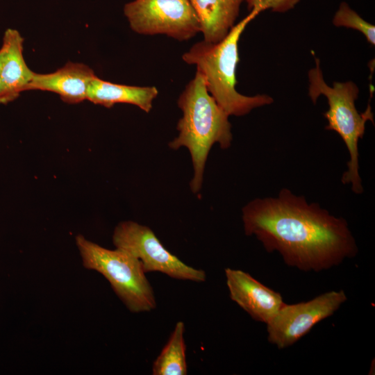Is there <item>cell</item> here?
<instances>
[{
	"mask_svg": "<svg viewBox=\"0 0 375 375\" xmlns=\"http://www.w3.org/2000/svg\"><path fill=\"white\" fill-rule=\"evenodd\" d=\"M247 235H254L268 252L303 271L319 272L354 257L356 240L347 221L318 203L283 188L276 197L255 199L242 208Z\"/></svg>",
	"mask_w": 375,
	"mask_h": 375,
	"instance_id": "6da1fadb",
	"label": "cell"
},
{
	"mask_svg": "<svg viewBox=\"0 0 375 375\" xmlns=\"http://www.w3.org/2000/svg\"><path fill=\"white\" fill-rule=\"evenodd\" d=\"M177 104L182 111L176 128L178 135L169 143L172 149L186 147L191 156L193 176L190 185L198 193L202 185L206 162L214 144L228 149L233 135L228 115L208 92L202 74L194 77L180 94Z\"/></svg>",
	"mask_w": 375,
	"mask_h": 375,
	"instance_id": "7a4b0ae2",
	"label": "cell"
},
{
	"mask_svg": "<svg viewBox=\"0 0 375 375\" xmlns=\"http://www.w3.org/2000/svg\"><path fill=\"white\" fill-rule=\"evenodd\" d=\"M259 14L256 10H251L221 41H200L182 56L184 62L196 65L205 79L208 92L228 116H243L254 108L274 102L267 94L246 96L235 89L238 42L248 24Z\"/></svg>",
	"mask_w": 375,
	"mask_h": 375,
	"instance_id": "3957f363",
	"label": "cell"
},
{
	"mask_svg": "<svg viewBox=\"0 0 375 375\" xmlns=\"http://www.w3.org/2000/svg\"><path fill=\"white\" fill-rule=\"evenodd\" d=\"M315 66L308 72V95L314 104L321 95L326 97L328 110L324 113L328 124L325 128L334 131L342 138L349 153L348 169L343 173V184H351L355 194H362L363 187L359 174L358 141L365 132L367 121L374 122L370 103L365 112L360 113L355 101L358 99L359 89L356 84L348 81L334 82L328 85L324 78L320 67V60L315 58Z\"/></svg>",
	"mask_w": 375,
	"mask_h": 375,
	"instance_id": "277c9868",
	"label": "cell"
},
{
	"mask_svg": "<svg viewBox=\"0 0 375 375\" xmlns=\"http://www.w3.org/2000/svg\"><path fill=\"white\" fill-rule=\"evenodd\" d=\"M76 243L83 266L102 274L131 312H148L156 308L153 288L139 259L118 248H104L82 235L76 236Z\"/></svg>",
	"mask_w": 375,
	"mask_h": 375,
	"instance_id": "5b68a950",
	"label": "cell"
},
{
	"mask_svg": "<svg viewBox=\"0 0 375 375\" xmlns=\"http://www.w3.org/2000/svg\"><path fill=\"white\" fill-rule=\"evenodd\" d=\"M124 12L131 28L139 34H163L184 41L201 32L190 0H135L125 5Z\"/></svg>",
	"mask_w": 375,
	"mask_h": 375,
	"instance_id": "8992f818",
	"label": "cell"
},
{
	"mask_svg": "<svg viewBox=\"0 0 375 375\" xmlns=\"http://www.w3.org/2000/svg\"><path fill=\"white\" fill-rule=\"evenodd\" d=\"M112 241L116 248L139 259L145 273L158 272L173 278L195 282L206 280L203 270L187 265L171 253L148 226L133 221L119 222Z\"/></svg>",
	"mask_w": 375,
	"mask_h": 375,
	"instance_id": "52a82bcc",
	"label": "cell"
},
{
	"mask_svg": "<svg viewBox=\"0 0 375 375\" xmlns=\"http://www.w3.org/2000/svg\"><path fill=\"white\" fill-rule=\"evenodd\" d=\"M346 300L341 290L327 292L306 302L284 303L267 324L268 341L280 349L292 345L316 324L332 315Z\"/></svg>",
	"mask_w": 375,
	"mask_h": 375,
	"instance_id": "ba28073f",
	"label": "cell"
},
{
	"mask_svg": "<svg viewBox=\"0 0 375 375\" xmlns=\"http://www.w3.org/2000/svg\"><path fill=\"white\" fill-rule=\"evenodd\" d=\"M225 275L231 299L258 322L267 324L285 303L280 293L245 272L226 268Z\"/></svg>",
	"mask_w": 375,
	"mask_h": 375,
	"instance_id": "9c48e42d",
	"label": "cell"
},
{
	"mask_svg": "<svg viewBox=\"0 0 375 375\" xmlns=\"http://www.w3.org/2000/svg\"><path fill=\"white\" fill-rule=\"evenodd\" d=\"M24 38L15 29L8 28L3 37L0 70V103L6 104L26 91L35 72L23 56Z\"/></svg>",
	"mask_w": 375,
	"mask_h": 375,
	"instance_id": "30bf717a",
	"label": "cell"
},
{
	"mask_svg": "<svg viewBox=\"0 0 375 375\" xmlns=\"http://www.w3.org/2000/svg\"><path fill=\"white\" fill-rule=\"evenodd\" d=\"M95 76L88 65L69 62L52 73H34L26 91L52 92L65 103H78L87 99L89 85Z\"/></svg>",
	"mask_w": 375,
	"mask_h": 375,
	"instance_id": "8fae6325",
	"label": "cell"
},
{
	"mask_svg": "<svg viewBox=\"0 0 375 375\" xmlns=\"http://www.w3.org/2000/svg\"><path fill=\"white\" fill-rule=\"evenodd\" d=\"M158 94V91L154 86L117 84L95 76L89 85L87 100L106 108H111L116 103H129L149 112Z\"/></svg>",
	"mask_w": 375,
	"mask_h": 375,
	"instance_id": "7c38bea8",
	"label": "cell"
},
{
	"mask_svg": "<svg viewBox=\"0 0 375 375\" xmlns=\"http://www.w3.org/2000/svg\"><path fill=\"white\" fill-rule=\"evenodd\" d=\"M244 0H190L201 24L203 40L216 43L234 26Z\"/></svg>",
	"mask_w": 375,
	"mask_h": 375,
	"instance_id": "4fadbf2b",
	"label": "cell"
},
{
	"mask_svg": "<svg viewBox=\"0 0 375 375\" xmlns=\"http://www.w3.org/2000/svg\"><path fill=\"white\" fill-rule=\"evenodd\" d=\"M184 331V323L177 322L168 342L153 362L152 374H187Z\"/></svg>",
	"mask_w": 375,
	"mask_h": 375,
	"instance_id": "5bb4252c",
	"label": "cell"
},
{
	"mask_svg": "<svg viewBox=\"0 0 375 375\" xmlns=\"http://www.w3.org/2000/svg\"><path fill=\"white\" fill-rule=\"evenodd\" d=\"M333 24L338 27H346L360 31L372 45L375 44V26L364 20L346 2H342L336 11Z\"/></svg>",
	"mask_w": 375,
	"mask_h": 375,
	"instance_id": "9a60e30c",
	"label": "cell"
},
{
	"mask_svg": "<svg viewBox=\"0 0 375 375\" xmlns=\"http://www.w3.org/2000/svg\"><path fill=\"white\" fill-rule=\"evenodd\" d=\"M247 2L248 8L251 11L256 10L260 13L267 9L274 12H284L292 8L300 0H244Z\"/></svg>",
	"mask_w": 375,
	"mask_h": 375,
	"instance_id": "2e32d148",
	"label": "cell"
},
{
	"mask_svg": "<svg viewBox=\"0 0 375 375\" xmlns=\"http://www.w3.org/2000/svg\"><path fill=\"white\" fill-rule=\"evenodd\" d=\"M2 50L0 49V70H1V59H2Z\"/></svg>",
	"mask_w": 375,
	"mask_h": 375,
	"instance_id": "e0dca14e",
	"label": "cell"
}]
</instances>
